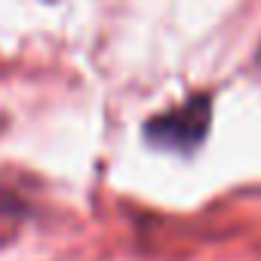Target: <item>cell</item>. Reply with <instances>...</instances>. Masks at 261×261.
<instances>
[{"instance_id": "cell-1", "label": "cell", "mask_w": 261, "mask_h": 261, "mask_svg": "<svg viewBox=\"0 0 261 261\" xmlns=\"http://www.w3.org/2000/svg\"><path fill=\"white\" fill-rule=\"evenodd\" d=\"M209 126H212V95L209 92H191L181 105L154 114L142 126V136L157 151L191 157L194 151L203 148V142L209 136Z\"/></svg>"}, {"instance_id": "cell-2", "label": "cell", "mask_w": 261, "mask_h": 261, "mask_svg": "<svg viewBox=\"0 0 261 261\" xmlns=\"http://www.w3.org/2000/svg\"><path fill=\"white\" fill-rule=\"evenodd\" d=\"M25 215V203L19 194H13L10 188H0V218H19Z\"/></svg>"}, {"instance_id": "cell-3", "label": "cell", "mask_w": 261, "mask_h": 261, "mask_svg": "<svg viewBox=\"0 0 261 261\" xmlns=\"http://www.w3.org/2000/svg\"><path fill=\"white\" fill-rule=\"evenodd\" d=\"M255 62H258V71H261V49H258V59H255Z\"/></svg>"}]
</instances>
